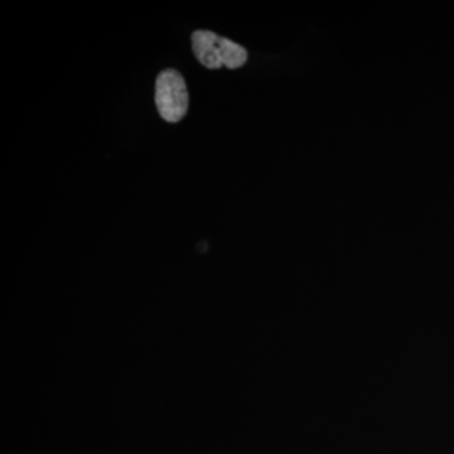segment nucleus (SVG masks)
I'll use <instances>...</instances> for the list:
<instances>
[{
    "instance_id": "f257e3e1",
    "label": "nucleus",
    "mask_w": 454,
    "mask_h": 454,
    "mask_svg": "<svg viewBox=\"0 0 454 454\" xmlns=\"http://www.w3.org/2000/svg\"><path fill=\"white\" fill-rule=\"evenodd\" d=\"M155 106L164 121H181L188 112L187 85L184 76L173 68H167L155 80Z\"/></svg>"
},
{
    "instance_id": "7ed1b4c3",
    "label": "nucleus",
    "mask_w": 454,
    "mask_h": 454,
    "mask_svg": "<svg viewBox=\"0 0 454 454\" xmlns=\"http://www.w3.org/2000/svg\"><path fill=\"white\" fill-rule=\"evenodd\" d=\"M223 66L230 70L243 67L247 61V51L229 38H223Z\"/></svg>"
},
{
    "instance_id": "f03ea898",
    "label": "nucleus",
    "mask_w": 454,
    "mask_h": 454,
    "mask_svg": "<svg viewBox=\"0 0 454 454\" xmlns=\"http://www.w3.org/2000/svg\"><path fill=\"white\" fill-rule=\"evenodd\" d=\"M223 38L211 31H196L191 37L196 59L210 70L223 66Z\"/></svg>"
}]
</instances>
